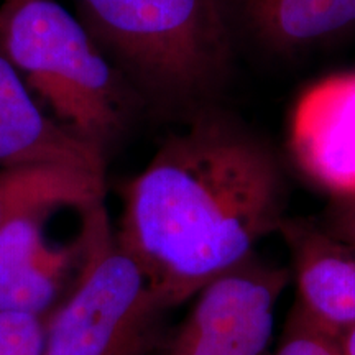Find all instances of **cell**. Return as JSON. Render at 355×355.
<instances>
[{
    "label": "cell",
    "instance_id": "1",
    "mask_svg": "<svg viewBox=\"0 0 355 355\" xmlns=\"http://www.w3.org/2000/svg\"><path fill=\"white\" fill-rule=\"evenodd\" d=\"M286 199L273 150L232 117L201 109L127 183L115 239L171 309L255 255L285 222Z\"/></svg>",
    "mask_w": 355,
    "mask_h": 355
},
{
    "label": "cell",
    "instance_id": "2",
    "mask_svg": "<svg viewBox=\"0 0 355 355\" xmlns=\"http://www.w3.org/2000/svg\"><path fill=\"white\" fill-rule=\"evenodd\" d=\"M79 20L141 102L204 104L232 61L229 0H76Z\"/></svg>",
    "mask_w": 355,
    "mask_h": 355
},
{
    "label": "cell",
    "instance_id": "3",
    "mask_svg": "<svg viewBox=\"0 0 355 355\" xmlns=\"http://www.w3.org/2000/svg\"><path fill=\"white\" fill-rule=\"evenodd\" d=\"M0 48L35 99L104 155L144 104L81 20L55 0H2Z\"/></svg>",
    "mask_w": 355,
    "mask_h": 355
},
{
    "label": "cell",
    "instance_id": "4",
    "mask_svg": "<svg viewBox=\"0 0 355 355\" xmlns=\"http://www.w3.org/2000/svg\"><path fill=\"white\" fill-rule=\"evenodd\" d=\"M81 214L78 275L44 319L43 355H153L168 308L115 239L104 201Z\"/></svg>",
    "mask_w": 355,
    "mask_h": 355
},
{
    "label": "cell",
    "instance_id": "5",
    "mask_svg": "<svg viewBox=\"0 0 355 355\" xmlns=\"http://www.w3.org/2000/svg\"><path fill=\"white\" fill-rule=\"evenodd\" d=\"M290 270L257 255L202 286L158 355H266Z\"/></svg>",
    "mask_w": 355,
    "mask_h": 355
},
{
    "label": "cell",
    "instance_id": "6",
    "mask_svg": "<svg viewBox=\"0 0 355 355\" xmlns=\"http://www.w3.org/2000/svg\"><path fill=\"white\" fill-rule=\"evenodd\" d=\"M290 148L314 184L332 198L355 196V73L332 74L301 94Z\"/></svg>",
    "mask_w": 355,
    "mask_h": 355
},
{
    "label": "cell",
    "instance_id": "7",
    "mask_svg": "<svg viewBox=\"0 0 355 355\" xmlns=\"http://www.w3.org/2000/svg\"><path fill=\"white\" fill-rule=\"evenodd\" d=\"M30 165L105 176V155L44 112L0 48V170Z\"/></svg>",
    "mask_w": 355,
    "mask_h": 355
},
{
    "label": "cell",
    "instance_id": "8",
    "mask_svg": "<svg viewBox=\"0 0 355 355\" xmlns=\"http://www.w3.org/2000/svg\"><path fill=\"white\" fill-rule=\"evenodd\" d=\"M298 300L296 308L332 336L355 326V248L304 219H285Z\"/></svg>",
    "mask_w": 355,
    "mask_h": 355
},
{
    "label": "cell",
    "instance_id": "9",
    "mask_svg": "<svg viewBox=\"0 0 355 355\" xmlns=\"http://www.w3.org/2000/svg\"><path fill=\"white\" fill-rule=\"evenodd\" d=\"M46 216H21L0 230V313L46 319L63 300L83 243L78 239L68 247L50 245L43 232Z\"/></svg>",
    "mask_w": 355,
    "mask_h": 355
},
{
    "label": "cell",
    "instance_id": "10",
    "mask_svg": "<svg viewBox=\"0 0 355 355\" xmlns=\"http://www.w3.org/2000/svg\"><path fill=\"white\" fill-rule=\"evenodd\" d=\"M105 176L56 165L0 170V230L28 214H50L60 207L83 211L104 201Z\"/></svg>",
    "mask_w": 355,
    "mask_h": 355
},
{
    "label": "cell",
    "instance_id": "11",
    "mask_svg": "<svg viewBox=\"0 0 355 355\" xmlns=\"http://www.w3.org/2000/svg\"><path fill=\"white\" fill-rule=\"evenodd\" d=\"M266 46L291 51L355 25V0H235Z\"/></svg>",
    "mask_w": 355,
    "mask_h": 355
},
{
    "label": "cell",
    "instance_id": "12",
    "mask_svg": "<svg viewBox=\"0 0 355 355\" xmlns=\"http://www.w3.org/2000/svg\"><path fill=\"white\" fill-rule=\"evenodd\" d=\"M273 355H344L337 337L309 321L293 308Z\"/></svg>",
    "mask_w": 355,
    "mask_h": 355
},
{
    "label": "cell",
    "instance_id": "13",
    "mask_svg": "<svg viewBox=\"0 0 355 355\" xmlns=\"http://www.w3.org/2000/svg\"><path fill=\"white\" fill-rule=\"evenodd\" d=\"M44 319L0 313V355H43Z\"/></svg>",
    "mask_w": 355,
    "mask_h": 355
},
{
    "label": "cell",
    "instance_id": "14",
    "mask_svg": "<svg viewBox=\"0 0 355 355\" xmlns=\"http://www.w3.org/2000/svg\"><path fill=\"white\" fill-rule=\"evenodd\" d=\"M337 239L355 248V196L334 198L327 209L326 224H321Z\"/></svg>",
    "mask_w": 355,
    "mask_h": 355
},
{
    "label": "cell",
    "instance_id": "15",
    "mask_svg": "<svg viewBox=\"0 0 355 355\" xmlns=\"http://www.w3.org/2000/svg\"><path fill=\"white\" fill-rule=\"evenodd\" d=\"M336 337L344 355H355V326L343 331Z\"/></svg>",
    "mask_w": 355,
    "mask_h": 355
}]
</instances>
